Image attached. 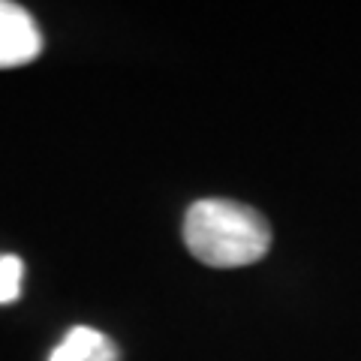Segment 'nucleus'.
I'll use <instances>...</instances> for the list:
<instances>
[{
	"instance_id": "obj_1",
	"label": "nucleus",
	"mask_w": 361,
	"mask_h": 361,
	"mask_svg": "<svg viewBox=\"0 0 361 361\" xmlns=\"http://www.w3.org/2000/svg\"><path fill=\"white\" fill-rule=\"evenodd\" d=\"M184 244L211 268H244L268 253L271 226L244 202L199 199L187 208Z\"/></svg>"
},
{
	"instance_id": "obj_2",
	"label": "nucleus",
	"mask_w": 361,
	"mask_h": 361,
	"mask_svg": "<svg viewBox=\"0 0 361 361\" xmlns=\"http://www.w3.org/2000/svg\"><path fill=\"white\" fill-rule=\"evenodd\" d=\"M42 51V33L25 6L0 0V70L25 66Z\"/></svg>"
},
{
	"instance_id": "obj_3",
	"label": "nucleus",
	"mask_w": 361,
	"mask_h": 361,
	"mask_svg": "<svg viewBox=\"0 0 361 361\" xmlns=\"http://www.w3.org/2000/svg\"><path fill=\"white\" fill-rule=\"evenodd\" d=\"M49 361H121V349L109 334L90 325H73L51 349Z\"/></svg>"
},
{
	"instance_id": "obj_4",
	"label": "nucleus",
	"mask_w": 361,
	"mask_h": 361,
	"mask_svg": "<svg viewBox=\"0 0 361 361\" xmlns=\"http://www.w3.org/2000/svg\"><path fill=\"white\" fill-rule=\"evenodd\" d=\"M25 289V262L16 253H0V304H13Z\"/></svg>"
}]
</instances>
